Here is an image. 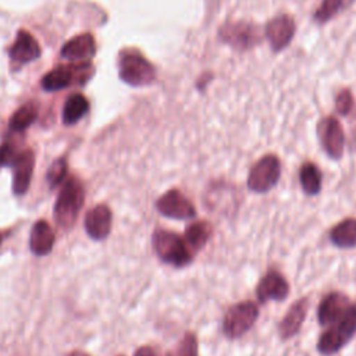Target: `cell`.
<instances>
[{
    "instance_id": "26",
    "label": "cell",
    "mask_w": 356,
    "mask_h": 356,
    "mask_svg": "<svg viewBox=\"0 0 356 356\" xmlns=\"http://www.w3.org/2000/svg\"><path fill=\"white\" fill-rule=\"evenodd\" d=\"M67 161L64 159H58L56 160L47 170V175H46V179H47V184L50 188H56L67 177Z\"/></svg>"
},
{
    "instance_id": "31",
    "label": "cell",
    "mask_w": 356,
    "mask_h": 356,
    "mask_svg": "<svg viewBox=\"0 0 356 356\" xmlns=\"http://www.w3.org/2000/svg\"><path fill=\"white\" fill-rule=\"evenodd\" d=\"M68 356H90V355H88V353H85V352H82V350H74V352H71Z\"/></svg>"
},
{
    "instance_id": "23",
    "label": "cell",
    "mask_w": 356,
    "mask_h": 356,
    "mask_svg": "<svg viewBox=\"0 0 356 356\" xmlns=\"http://www.w3.org/2000/svg\"><path fill=\"white\" fill-rule=\"evenodd\" d=\"M72 82V71L68 67H57L47 72L42 79L44 90H61Z\"/></svg>"
},
{
    "instance_id": "3",
    "label": "cell",
    "mask_w": 356,
    "mask_h": 356,
    "mask_svg": "<svg viewBox=\"0 0 356 356\" xmlns=\"http://www.w3.org/2000/svg\"><path fill=\"white\" fill-rule=\"evenodd\" d=\"M152 243L159 259L174 267H184L189 264L193 257L184 239L175 232L157 229L153 232Z\"/></svg>"
},
{
    "instance_id": "14",
    "label": "cell",
    "mask_w": 356,
    "mask_h": 356,
    "mask_svg": "<svg viewBox=\"0 0 356 356\" xmlns=\"http://www.w3.org/2000/svg\"><path fill=\"white\" fill-rule=\"evenodd\" d=\"M85 229L93 239H104L111 229V211L106 204H97L86 213Z\"/></svg>"
},
{
    "instance_id": "20",
    "label": "cell",
    "mask_w": 356,
    "mask_h": 356,
    "mask_svg": "<svg viewBox=\"0 0 356 356\" xmlns=\"http://www.w3.org/2000/svg\"><path fill=\"white\" fill-rule=\"evenodd\" d=\"M330 241L338 248L356 246V218H345L330 231Z\"/></svg>"
},
{
    "instance_id": "32",
    "label": "cell",
    "mask_w": 356,
    "mask_h": 356,
    "mask_svg": "<svg viewBox=\"0 0 356 356\" xmlns=\"http://www.w3.org/2000/svg\"><path fill=\"white\" fill-rule=\"evenodd\" d=\"M0 243H1V235H0Z\"/></svg>"
},
{
    "instance_id": "5",
    "label": "cell",
    "mask_w": 356,
    "mask_h": 356,
    "mask_svg": "<svg viewBox=\"0 0 356 356\" xmlns=\"http://www.w3.org/2000/svg\"><path fill=\"white\" fill-rule=\"evenodd\" d=\"M120 76L132 86H145L154 81L156 71L142 54L128 50L120 57Z\"/></svg>"
},
{
    "instance_id": "19",
    "label": "cell",
    "mask_w": 356,
    "mask_h": 356,
    "mask_svg": "<svg viewBox=\"0 0 356 356\" xmlns=\"http://www.w3.org/2000/svg\"><path fill=\"white\" fill-rule=\"evenodd\" d=\"M213 234V227L209 221L199 220L186 227L185 235H184V242L189 252L193 254V252L200 250L210 239Z\"/></svg>"
},
{
    "instance_id": "30",
    "label": "cell",
    "mask_w": 356,
    "mask_h": 356,
    "mask_svg": "<svg viewBox=\"0 0 356 356\" xmlns=\"http://www.w3.org/2000/svg\"><path fill=\"white\" fill-rule=\"evenodd\" d=\"M134 356H157V353L150 346H140Z\"/></svg>"
},
{
    "instance_id": "6",
    "label": "cell",
    "mask_w": 356,
    "mask_h": 356,
    "mask_svg": "<svg viewBox=\"0 0 356 356\" xmlns=\"http://www.w3.org/2000/svg\"><path fill=\"white\" fill-rule=\"evenodd\" d=\"M281 175V161L275 154L263 156L249 171L248 188L256 193L270 191Z\"/></svg>"
},
{
    "instance_id": "21",
    "label": "cell",
    "mask_w": 356,
    "mask_h": 356,
    "mask_svg": "<svg viewBox=\"0 0 356 356\" xmlns=\"http://www.w3.org/2000/svg\"><path fill=\"white\" fill-rule=\"evenodd\" d=\"M299 181L306 195L314 196L321 191V172L318 167L310 161L302 164L299 170Z\"/></svg>"
},
{
    "instance_id": "28",
    "label": "cell",
    "mask_w": 356,
    "mask_h": 356,
    "mask_svg": "<svg viewBox=\"0 0 356 356\" xmlns=\"http://www.w3.org/2000/svg\"><path fill=\"white\" fill-rule=\"evenodd\" d=\"M18 154L19 152H17L11 143H3L0 146V165H4V167L13 165Z\"/></svg>"
},
{
    "instance_id": "33",
    "label": "cell",
    "mask_w": 356,
    "mask_h": 356,
    "mask_svg": "<svg viewBox=\"0 0 356 356\" xmlns=\"http://www.w3.org/2000/svg\"><path fill=\"white\" fill-rule=\"evenodd\" d=\"M165 356H171V355H165Z\"/></svg>"
},
{
    "instance_id": "17",
    "label": "cell",
    "mask_w": 356,
    "mask_h": 356,
    "mask_svg": "<svg viewBox=\"0 0 356 356\" xmlns=\"http://www.w3.org/2000/svg\"><path fill=\"white\" fill-rule=\"evenodd\" d=\"M54 245V232L50 227V224L44 220H39L35 222L31 231V239H29V246L31 250L36 256H44L50 253Z\"/></svg>"
},
{
    "instance_id": "7",
    "label": "cell",
    "mask_w": 356,
    "mask_h": 356,
    "mask_svg": "<svg viewBox=\"0 0 356 356\" xmlns=\"http://www.w3.org/2000/svg\"><path fill=\"white\" fill-rule=\"evenodd\" d=\"M156 209L165 217L177 220H189L196 216L192 202L178 189H170L156 200Z\"/></svg>"
},
{
    "instance_id": "27",
    "label": "cell",
    "mask_w": 356,
    "mask_h": 356,
    "mask_svg": "<svg viewBox=\"0 0 356 356\" xmlns=\"http://www.w3.org/2000/svg\"><path fill=\"white\" fill-rule=\"evenodd\" d=\"M177 356H197V339L193 332H186L178 348H177Z\"/></svg>"
},
{
    "instance_id": "13",
    "label": "cell",
    "mask_w": 356,
    "mask_h": 356,
    "mask_svg": "<svg viewBox=\"0 0 356 356\" xmlns=\"http://www.w3.org/2000/svg\"><path fill=\"white\" fill-rule=\"evenodd\" d=\"M295 24L291 17L280 15L271 19L266 26V36L271 44V47L278 51L284 49L293 36Z\"/></svg>"
},
{
    "instance_id": "4",
    "label": "cell",
    "mask_w": 356,
    "mask_h": 356,
    "mask_svg": "<svg viewBox=\"0 0 356 356\" xmlns=\"http://www.w3.org/2000/svg\"><path fill=\"white\" fill-rule=\"evenodd\" d=\"M259 317V306L252 300L239 302L228 309L222 320V331L229 339L246 334Z\"/></svg>"
},
{
    "instance_id": "16",
    "label": "cell",
    "mask_w": 356,
    "mask_h": 356,
    "mask_svg": "<svg viewBox=\"0 0 356 356\" xmlns=\"http://www.w3.org/2000/svg\"><path fill=\"white\" fill-rule=\"evenodd\" d=\"M96 51L95 39L90 33H83L68 40L63 49L61 56L71 61H81L85 58H90Z\"/></svg>"
},
{
    "instance_id": "12",
    "label": "cell",
    "mask_w": 356,
    "mask_h": 356,
    "mask_svg": "<svg viewBox=\"0 0 356 356\" xmlns=\"http://www.w3.org/2000/svg\"><path fill=\"white\" fill-rule=\"evenodd\" d=\"M307 298H300L291 305L278 324V334L281 339H289L299 332L307 313Z\"/></svg>"
},
{
    "instance_id": "2",
    "label": "cell",
    "mask_w": 356,
    "mask_h": 356,
    "mask_svg": "<svg viewBox=\"0 0 356 356\" xmlns=\"http://www.w3.org/2000/svg\"><path fill=\"white\" fill-rule=\"evenodd\" d=\"M356 334V306L352 305L346 314L320 335L317 349L321 355H334L343 348Z\"/></svg>"
},
{
    "instance_id": "9",
    "label": "cell",
    "mask_w": 356,
    "mask_h": 356,
    "mask_svg": "<svg viewBox=\"0 0 356 356\" xmlns=\"http://www.w3.org/2000/svg\"><path fill=\"white\" fill-rule=\"evenodd\" d=\"M352 303L343 293L332 292L328 293L318 306L317 318L321 325H331L342 318L350 309Z\"/></svg>"
},
{
    "instance_id": "15",
    "label": "cell",
    "mask_w": 356,
    "mask_h": 356,
    "mask_svg": "<svg viewBox=\"0 0 356 356\" xmlns=\"http://www.w3.org/2000/svg\"><path fill=\"white\" fill-rule=\"evenodd\" d=\"M33 153L31 150L19 152L15 163L13 164L14 177H13V191L15 195H24L31 184L32 171H33Z\"/></svg>"
},
{
    "instance_id": "8",
    "label": "cell",
    "mask_w": 356,
    "mask_h": 356,
    "mask_svg": "<svg viewBox=\"0 0 356 356\" xmlns=\"http://www.w3.org/2000/svg\"><path fill=\"white\" fill-rule=\"evenodd\" d=\"M321 145L325 150V153L334 159L338 160L341 159L343 153V145H345V135L341 124L338 122L337 118L328 117L324 118L317 128Z\"/></svg>"
},
{
    "instance_id": "11",
    "label": "cell",
    "mask_w": 356,
    "mask_h": 356,
    "mask_svg": "<svg viewBox=\"0 0 356 356\" xmlns=\"http://www.w3.org/2000/svg\"><path fill=\"white\" fill-rule=\"evenodd\" d=\"M220 36L225 42H228L231 46H234L235 49H241V50L249 49L259 39L256 28L249 24H245V22L224 25L220 31Z\"/></svg>"
},
{
    "instance_id": "22",
    "label": "cell",
    "mask_w": 356,
    "mask_h": 356,
    "mask_svg": "<svg viewBox=\"0 0 356 356\" xmlns=\"http://www.w3.org/2000/svg\"><path fill=\"white\" fill-rule=\"evenodd\" d=\"M89 108V103L86 100L85 96L79 95V93H74L71 95L63 107V121L64 124L72 125L75 122H78L88 111Z\"/></svg>"
},
{
    "instance_id": "1",
    "label": "cell",
    "mask_w": 356,
    "mask_h": 356,
    "mask_svg": "<svg viewBox=\"0 0 356 356\" xmlns=\"http://www.w3.org/2000/svg\"><path fill=\"white\" fill-rule=\"evenodd\" d=\"M83 199L85 191L81 181L75 177L68 178L64 182L54 204V218L61 228L70 229L75 224L82 209Z\"/></svg>"
},
{
    "instance_id": "24",
    "label": "cell",
    "mask_w": 356,
    "mask_h": 356,
    "mask_svg": "<svg viewBox=\"0 0 356 356\" xmlns=\"http://www.w3.org/2000/svg\"><path fill=\"white\" fill-rule=\"evenodd\" d=\"M38 117V107L35 103H26L19 107L10 118V128L15 132L26 129Z\"/></svg>"
},
{
    "instance_id": "29",
    "label": "cell",
    "mask_w": 356,
    "mask_h": 356,
    "mask_svg": "<svg viewBox=\"0 0 356 356\" xmlns=\"http://www.w3.org/2000/svg\"><path fill=\"white\" fill-rule=\"evenodd\" d=\"M352 107V95L349 90H343L337 96V102H335V108L339 114L345 115L348 114V111Z\"/></svg>"
},
{
    "instance_id": "25",
    "label": "cell",
    "mask_w": 356,
    "mask_h": 356,
    "mask_svg": "<svg viewBox=\"0 0 356 356\" xmlns=\"http://www.w3.org/2000/svg\"><path fill=\"white\" fill-rule=\"evenodd\" d=\"M353 0H323L321 6L317 8L314 14V19L318 22H325L338 14L342 8L348 7Z\"/></svg>"
},
{
    "instance_id": "10",
    "label": "cell",
    "mask_w": 356,
    "mask_h": 356,
    "mask_svg": "<svg viewBox=\"0 0 356 356\" xmlns=\"http://www.w3.org/2000/svg\"><path fill=\"white\" fill-rule=\"evenodd\" d=\"M289 293V285L286 280L277 271H268L257 284V299L264 303L267 300H284Z\"/></svg>"
},
{
    "instance_id": "18",
    "label": "cell",
    "mask_w": 356,
    "mask_h": 356,
    "mask_svg": "<svg viewBox=\"0 0 356 356\" xmlns=\"http://www.w3.org/2000/svg\"><path fill=\"white\" fill-rule=\"evenodd\" d=\"M10 56L18 63H29L40 56V47L31 33L19 31L14 44L11 46Z\"/></svg>"
}]
</instances>
